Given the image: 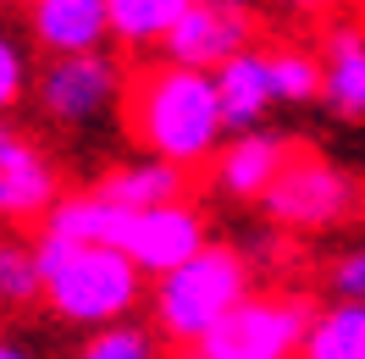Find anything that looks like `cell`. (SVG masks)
Returning a JSON list of instances; mask_svg holds the SVG:
<instances>
[{
  "label": "cell",
  "instance_id": "6da1fadb",
  "mask_svg": "<svg viewBox=\"0 0 365 359\" xmlns=\"http://www.w3.org/2000/svg\"><path fill=\"white\" fill-rule=\"evenodd\" d=\"M122 128L144 155H160L182 172H205L232 138L222 83L205 67H182V61H150L128 78V105Z\"/></svg>",
  "mask_w": 365,
  "mask_h": 359
},
{
  "label": "cell",
  "instance_id": "7a4b0ae2",
  "mask_svg": "<svg viewBox=\"0 0 365 359\" xmlns=\"http://www.w3.org/2000/svg\"><path fill=\"white\" fill-rule=\"evenodd\" d=\"M39 271H45V310L61 326L94 332L111 326L144 304V271L133 254L116 244H83V238H61L39 227Z\"/></svg>",
  "mask_w": 365,
  "mask_h": 359
},
{
  "label": "cell",
  "instance_id": "3957f363",
  "mask_svg": "<svg viewBox=\"0 0 365 359\" xmlns=\"http://www.w3.org/2000/svg\"><path fill=\"white\" fill-rule=\"evenodd\" d=\"M255 293V254L232 244H205L166 276H150V321L172 348H188Z\"/></svg>",
  "mask_w": 365,
  "mask_h": 359
},
{
  "label": "cell",
  "instance_id": "277c9868",
  "mask_svg": "<svg viewBox=\"0 0 365 359\" xmlns=\"http://www.w3.org/2000/svg\"><path fill=\"white\" fill-rule=\"evenodd\" d=\"M34 105L56 133H94L106 122H122L128 67L106 45L78 56H45L34 72Z\"/></svg>",
  "mask_w": 365,
  "mask_h": 359
},
{
  "label": "cell",
  "instance_id": "5b68a950",
  "mask_svg": "<svg viewBox=\"0 0 365 359\" xmlns=\"http://www.w3.org/2000/svg\"><path fill=\"white\" fill-rule=\"evenodd\" d=\"M310 315L316 304L304 293H250L200 343L178 348V359H299Z\"/></svg>",
  "mask_w": 365,
  "mask_h": 359
},
{
  "label": "cell",
  "instance_id": "8992f818",
  "mask_svg": "<svg viewBox=\"0 0 365 359\" xmlns=\"http://www.w3.org/2000/svg\"><path fill=\"white\" fill-rule=\"evenodd\" d=\"M365 210V188L354 172H343L338 160L299 150L277 188L260 199V216L282 232H338Z\"/></svg>",
  "mask_w": 365,
  "mask_h": 359
},
{
  "label": "cell",
  "instance_id": "52a82bcc",
  "mask_svg": "<svg viewBox=\"0 0 365 359\" xmlns=\"http://www.w3.org/2000/svg\"><path fill=\"white\" fill-rule=\"evenodd\" d=\"M255 33H260V23H255L250 0H194L188 17L166 33L160 56H166V61H182V67L216 72L222 61H232L238 50H250Z\"/></svg>",
  "mask_w": 365,
  "mask_h": 359
},
{
  "label": "cell",
  "instance_id": "ba28073f",
  "mask_svg": "<svg viewBox=\"0 0 365 359\" xmlns=\"http://www.w3.org/2000/svg\"><path fill=\"white\" fill-rule=\"evenodd\" d=\"M61 199L56 160L0 116V227H45Z\"/></svg>",
  "mask_w": 365,
  "mask_h": 359
},
{
  "label": "cell",
  "instance_id": "9c48e42d",
  "mask_svg": "<svg viewBox=\"0 0 365 359\" xmlns=\"http://www.w3.org/2000/svg\"><path fill=\"white\" fill-rule=\"evenodd\" d=\"M205 244H210V222L188 194H182V199H166V204H150V210H133V227H128V238H122V249L133 254V266L144 271V276L178 271L182 260H194Z\"/></svg>",
  "mask_w": 365,
  "mask_h": 359
},
{
  "label": "cell",
  "instance_id": "30bf717a",
  "mask_svg": "<svg viewBox=\"0 0 365 359\" xmlns=\"http://www.w3.org/2000/svg\"><path fill=\"white\" fill-rule=\"evenodd\" d=\"M299 155V144L282 128H250L232 133L222 144V155L210 160V188L232 204H260L277 188V177L288 172V160Z\"/></svg>",
  "mask_w": 365,
  "mask_h": 359
},
{
  "label": "cell",
  "instance_id": "8fae6325",
  "mask_svg": "<svg viewBox=\"0 0 365 359\" xmlns=\"http://www.w3.org/2000/svg\"><path fill=\"white\" fill-rule=\"evenodd\" d=\"M23 28L39 56H78V50L111 45V6L106 0H28Z\"/></svg>",
  "mask_w": 365,
  "mask_h": 359
},
{
  "label": "cell",
  "instance_id": "7c38bea8",
  "mask_svg": "<svg viewBox=\"0 0 365 359\" xmlns=\"http://www.w3.org/2000/svg\"><path fill=\"white\" fill-rule=\"evenodd\" d=\"M321 105L343 122L365 116V23H332L321 33Z\"/></svg>",
  "mask_w": 365,
  "mask_h": 359
},
{
  "label": "cell",
  "instance_id": "4fadbf2b",
  "mask_svg": "<svg viewBox=\"0 0 365 359\" xmlns=\"http://www.w3.org/2000/svg\"><path fill=\"white\" fill-rule=\"evenodd\" d=\"M216 83H222V105H227V128H232V133L266 128V116L277 111L272 45L238 50L232 61H222V67H216Z\"/></svg>",
  "mask_w": 365,
  "mask_h": 359
},
{
  "label": "cell",
  "instance_id": "5bb4252c",
  "mask_svg": "<svg viewBox=\"0 0 365 359\" xmlns=\"http://www.w3.org/2000/svg\"><path fill=\"white\" fill-rule=\"evenodd\" d=\"M94 188H100L106 199L128 204V210H150V204L182 199V194H188V172H182V166H172V160L144 155V150H138L133 160H116V166H106V172L94 177Z\"/></svg>",
  "mask_w": 365,
  "mask_h": 359
},
{
  "label": "cell",
  "instance_id": "9a60e30c",
  "mask_svg": "<svg viewBox=\"0 0 365 359\" xmlns=\"http://www.w3.org/2000/svg\"><path fill=\"white\" fill-rule=\"evenodd\" d=\"M133 227V210L128 204L106 199L100 188H83V194H61L56 210L45 216V232H61V238H83V244H116L128 238Z\"/></svg>",
  "mask_w": 365,
  "mask_h": 359
},
{
  "label": "cell",
  "instance_id": "2e32d148",
  "mask_svg": "<svg viewBox=\"0 0 365 359\" xmlns=\"http://www.w3.org/2000/svg\"><path fill=\"white\" fill-rule=\"evenodd\" d=\"M299 359H365V304L360 298H327V304H316Z\"/></svg>",
  "mask_w": 365,
  "mask_h": 359
},
{
  "label": "cell",
  "instance_id": "e0dca14e",
  "mask_svg": "<svg viewBox=\"0 0 365 359\" xmlns=\"http://www.w3.org/2000/svg\"><path fill=\"white\" fill-rule=\"evenodd\" d=\"M106 6H111V45L144 56L166 45V33L188 17L194 0H106Z\"/></svg>",
  "mask_w": 365,
  "mask_h": 359
},
{
  "label": "cell",
  "instance_id": "ac0fdd59",
  "mask_svg": "<svg viewBox=\"0 0 365 359\" xmlns=\"http://www.w3.org/2000/svg\"><path fill=\"white\" fill-rule=\"evenodd\" d=\"M39 304H45L39 244H28L11 227H0V315H28Z\"/></svg>",
  "mask_w": 365,
  "mask_h": 359
},
{
  "label": "cell",
  "instance_id": "d6986e66",
  "mask_svg": "<svg viewBox=\"0 0 365 359\" xmlns=\"http://www.w3.org/2000/svg\"><path fill=\"white\" fill-rule=\"evenodd\" d=\"M72 359H166V337L155 332V321H133L128 315V321L83 332Z\"/></svg>",
  "mask_w": 365,
  "mask_h": 359
},
{
  "label": "cell",
  "instance_id": "ffe728a7",
  "mask_svg": "<svg viewBox=\"0 0 365 359\" xmlns=\"http://www.w3.org/2000/svg\"><path fill=\"white\" fill-rule=\"evenodd\" d=\"M272 78H277V105H310L321 100V56L299 45H272Z\"/></svg>",
  "mask_w": 365,
  "mask_h": 359
},
{
  "label": "cell",
  "instance_id": "44dd1931",
  "mask_svg": "<svg viewBox=\"0 0 365 359\" xmlns=\"http://www.w3.org/2000/svg\"><path fill=\"white\" fill-rule=\"evenodd\" d=\"M34 61H28V45L17 33L0 28V116H11L23 100H34Z\"/></svg>",
  "mask_w": 365,
  "mask_h": 359
},
{
  "label": "cell",
  "instance_id": "7402d4cb",
  "mask_svg": "<svg viewBox=\"0 0 365 359\" xmlns=\"http://www.w3.org/2000/svg\"><path fill=\"white\" fill-rule=\"evenodd\" d=\"M321 288H327V298H360L365 304V238L321 266Z\"/></svg>",
  "mask_w": 365,
  "mask_h": 359
},
{
  "label": "cell",
  "instance_id": "603a6c76",
  "mask_svg": "<svg viewBox=\"0 0 365 359\" xmlns=\"http://www.w3.org/2000/svg\"><path fill=\"white\" fill-rule=\"evenodd\" d=\"M272 6L299 11V17H321V11H332V6H343V0H272Z\"/></svg>",
  "mask_w": 365,
  "mask_h": 359
},
{
  "label": "cell",
  "instance_id": "cb8c5ba5",
  "mask_svg": "<svg viewBox=\"0 0 365 359\" xmlns=\"http://www.w3.org/2000/svg\"><path fill=\"white\" fill-rule=\"evenodd\" d=\"M0 359H39V354L28 348L23 337H0Z\"/></svg>",
  "mask_w": 365,
  "mask_h": 359
},
{
  "label": "cell",
  "instance_id": "d4e9b609",
  "mask_svg": "<svg viewBox=\"0 0 365 359\" xmlns=\"http://www.w3.org/2000/svg\"><path fill=\"white\" fill-rule=\"evenodd\" d=\"M0 11H6V0H0Z\"/></svg>",
  "mask_w": 365,
  "mask_h": 359
},
{
  "label": "cell",
  "instance_id": "484cf974",
  "mask_svg": "<svg viewBox=\"0 0 365 359\" xmlns=\"http://www.w3.org/2000/svg\"><path fill=\"white\" fill-rule=\"evenodd\" d=\"M23 6H28V0H23Z\"/></svg>",
  "mask_w": 365,
  "mask_h": 359
}]
</instances>
